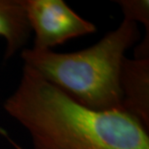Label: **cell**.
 <instances>
[{
  "mask_svg": "<svg viewBox=\"0 0 149 149\" xmlns=\"http://www.w3.org/2000/svg\"><path fill=\"white\" fill-rule=\"evenodd\" d=\"M3 108L34 149H149L148 129L128 112L88 108L26 65Z\"/></svg>",
  "mask_w": 149,
  "mask_h": 149,
  "instance_id": "1",
  "label": "cell"
},
{
  "mask_svg": "<svg viewBox=\"0 0 149 149\" xmlns=\"http://www.w3.org/2000/svg\"><path fill=\"white\" fill-rule=\"evenodd\" d=\"M138 23L120 25L90 47L70 53L24 48V65L92 109L123 110L120 72L125 53L139 39Z\"/></svg>",
  "mask_w": 149,
  "mask_h": 149,
  "instance_id": "2",
  "label": "cell"
},
{
  "mask_svg": "<svg viewBox=\"0 0 149 149\" xmlns=\"http://www.w3.org/2000/svg\"><path fill=\"white\" fill-rule=\"evenodd\" d=\"M24 6L34 32L35 49L52 50L69 40L96 32L93 22L77 14L63 0H24Z\"/></svg>",
  "mask_w": 149,
  "mask_h": 149,
  "instance_id": "3",
  "label": "cell"
},
{
  "mask_svg": "<svg viewBox=\"0 0 149 149\" xmlns=\"http://www.w3.org/2000/svg\"><path fill=\"white\" fill-rule=\"evenodd\" d=\"M123 109L149 128V57L123 61L120 72Z\"/></svg>",
  "mask_w": 149,
  "mask_h": 149,
  "instance_id": "4",
  "label": "cell"
},
{
  "mask_svg": "<svg viewBox=\"0 0 149 149\" xmlns=\"http://www.w3.org/2000/svg\"><path fill=\"white\" fill-rule=\"evenodd\" d=\"M31 33L24 0H0V37L6 42L4 59L22 52Z\"/></svg>",
  "mask_w": 149,
  "mask_h": 149,
  "instance_id": "5",
  "label": "cell"
},
{
  "mask_svg": "<svg viewBox=\"0 0 149 149\" xmlns=\"http://www.w3.org/2000/svg\"><path fill=\"white\" fill-rule=\"evenodd\" d=\"M117 3L123 13V18L142 23L147 32V37H149L148 0H119Z\"/></svg>",
  "mask_w": 149,
  "mask_h": 149,
  "instance_id": "6",
  "label": "cell"
}]
</instances>
